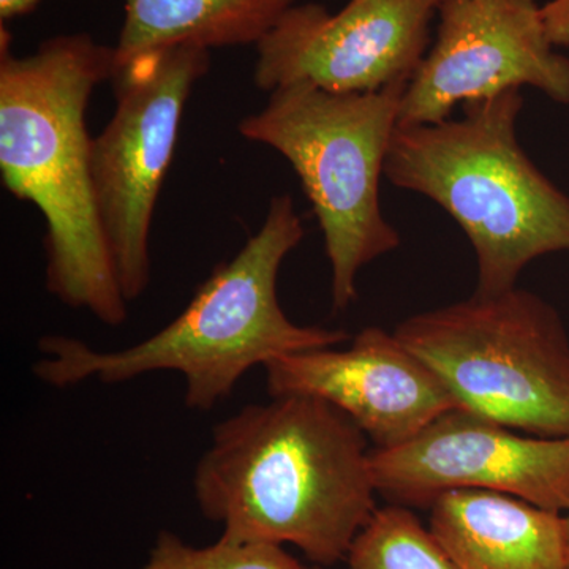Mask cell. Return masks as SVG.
<instances>
[{
	"instance_id": "15",
	"label": "cell",
	"mask_w": 569,
	"mask_h": 569,
	"mask_svg": "<svg viewBox=\"0 0 569 569\" xmlns=\"http://www.w3.org/2000/svg\"><path fill=\"white\" fill-rule=\"evenodd\" d=\"M141 569H306L283 546L233 541L220 537L204 548L162 531Z\"/></svg>"
},
{
	"instance_id": "5",
	"label": "cell",
	"mask_w": 569,
	"mask_h": 569,
	"mask_svg": "<svg viewBox=\"0 0 569 569\" xmlns=\"http://www.w3.org/2000/svg\"><path fill=\"white\" fill-rule=\"evenodd\" d=\"M407 86L332 93L293 82L269 92L263 110L238 126L298 174L323 233L335 310L353 305L362 268L402 244L381 211L380 181Z\"/></svg>"
},
{
	"instance_id": "3",
	"label": "cell",
	"mask_w": 569,
	"mask_h": 569,
	"mask_svg": "<svg viewBox=\"0 0 569 569\" xmlns=\"http://www.w3.org/2000/svg\"><path fill=\"white\" fill-rule=\"evenodd\" d=\"M302 239L305 224L293 198L279 194L269 201L260 230L233 260L213 271L170 325L118 351L47 336L33 373L41 383L69 388L89 380L118 385L152 372H178L186 380V406L212 410L253 367L351 339L343 329L296 325L280 307V268Z\"/></svg>"
},
{
	"instance_id": "14",
	"label": "cell",
	"mask_w": 569,
	"mask_h": 569,
	"mask_svg": "<svg viewBox=\"0 0 569 569\" xmlns=\"http://www.w3.org/2000/svg\"><path fill=\"white\" fill-rule=\"evenodd\" d=\"M348 569H459L410 508L373 512L347 556Z\"/></svg>"
},
{
	"instance_id": "8",
	"label": "cell",
	"mask_w": 569,
	"mask_h": 569,
	"mask_svg": "<svg viewBox=\"0 0 569 569\" xmlns=\"http://www.w3.org/2000/svg\"><path fill=\"white\" fill-rule=\"evenodd\" d=\"M538 0H441L437 37L408 82L399 126L437 123L456 108L538 89L569 104V59L546 31Z\"/></svg>"
},
{
	"instance_id": "11",
	"label": "cell",
	"mask_w": 569,
	"mask_h": 569,
	"mask_svg": "<svg viewBox=\"0 0 569 569\" xmlns=\"http://www.w3.org/2000/svg\"><path fill=\"white\" fill-rule=\"evenodd\" d=\"M271 397L309 396L331 403L376 449L406 443L427 425L456 410L455 397L395 332L370 326L346 350L317 348L269 362Z\"/></svg>"
},
{
	"instance_id": "10",
	"label": "cell",
	"mask_w": 569,
	"mask_h": 569,
	"mask_svg": "<svg viewBox=\"0 0 569 569\" xmlns=\"http://www.w3.org/2000/svg\"><path fill=\"white\" fill-rule=\"evenodd\" d=\"M377 492L392 505L430 508L451 490L505 493L569 511V437L523 436L470 411H448L395 448L370 451Z\"/></svg>"
},
{
	"instance_id": "1",
	"label": "cell",
	"mask_w": 569,
	"mask_h": 569,
	"mask_svg": "<svg viewBox=\"0 0 569 569\" xmlns=\"http://www.w3.org/2000/svg\"><path fill=\"white\" fill-rule=\"evenodd\" d=\"M369 438L331 403L277 396L213 427L193 493L233 541L293 545L317 565L347 559L377 511Z\"/></svg>"
},
{
	"instance_id": "16",
	"label": "cell",
	"mask_w": 569,
	"mask_h": 569,
	"mask_svg": "<svg viewBox=\"0 0 569 569\" xmlns=\"http://www.w3.org/2000/svg\"><path fill=\"white\" fill-rule=\"evenodd\" d=\"M541 13L553 47L569 48V0H549Z\"/></svg>"
},
{
	"instance_id": "6",
	"label": "cell",
	"mask_w": 569,
	"mask_h": 569,
	"mask_svg": "<svg viewBox=\"0 0 569 569\" xmlns=\"http://www.w3.org/2000/svg\"><path fill=\"white\" fill-rule=\"evenodd\" d=\"M400 342L460 410L537 437H569V335L559 310L515 287L417 313Z\"/></svg>"
},
{
	"instance_id": "13",
	"label": "cell",
	"mask_w": 569,
	"mask_h": 569,
	"mask_svg": "<svg viewBox=\"0 0 569 569\" xmlns=\"http://www.w3.org/2000/svg\"><path fill=\"white\" fill-rule=\"evenodd\" d=\"M293 6L296 0H123L116 67L178 44L257 47Z\"/></svg>"
},
{
	"instance_id": "9",
	"label": "cell",
	"mask_w": 569,
	"mask_h": 569,
	"mask_svg": "<svg viewBox=\"0 0 569 569\" xmlns=\"http://www.w3.org/2000/svg\"><path fill=\"white\" fill-rule=\"evenodd\" d=\"M441 0H348L291 7L257 43L253 81L261 91L309 82L332 93L408 84L432 44Z\"/></svg>"
},
{
	"instance_id": "19",
	"label": "cell",
	"mask_w": 569,
	"mask_h": 569,
	"mask_svg": "<svg viewBox=\"0 0 569 569\" xmlns=\"http://www.w3.org/2000/svg\"><path fill=\"white\" fill-rule=\"evenodd\" d=\"M306 569H323L321 567L306 568Z\"/></svg>"
},
{
	"instance_id": "17",
	"label": "cell",
	"mask_w": 569,
	"mask_h": 569,
	"mask_svg": "<svg viewBox=\"0 0 569 569\" xmlns=\"http://www.w3.org/2000/svg\"><path fill=\"white\" fill-rule=\"evenodd\" d=\"M41 3V0H0V22L14 20V18L26 17L32 13Z\"/></svg>"
},
{
	"instance_id": "4",
	"label": "cell",
	"mask_w": 569,
	"mask_h": 569,
	"mask_svg": "<svg viewBox=\"0 0 569 569\" xmlns=\"http://www.w3.org/2000/svg\"><path fill=\"white\" fill-rule=\"evenodd\" d=\"M520 91L462 104L459 119L397 126L385 176L429 198L466 233L477 257L475 293L518 287L539 257L569 252V197L518 140Z\"/></svg>"
},
{
	"instance_id": "2",
	"label": "cell",
	"mask_w": 569,
	"mask_h": 569,
	"mask_svg": "<svg viewBox=\"0 0 569 569\" xmlns=\"http://www.w3.org/2000/svg\"><path fill=\"white\" fill-rule=\"evenodd\" d=\"M114 69V47L86 32L51 37L17 58L0 22L3 186L43 216L48 291L108 326L126 321L129 301L97 209L86 114L97 86L111 81Z\"/></svg>"
},
{
	"instance_id": "18",
	"label": "cell",
	"mask_w": 569,
	"mask_h": 569,
	"mask_svg": "<svg viewBox=\"0 0 569 569\" xmlns=\"http://www.w3.org/2000/svg\"><path fill=\"white\" fill-rule=\"evenodd\" d=\"M565 520H567V539H568V569H569V511L565 515Z\"/></svg>"
},
{
	"instance_id": "7",
	"label": "cell",
	"mask_w": 569,
	"mask_h": 569,
	"mask_svg": "<svg viewBox=\"0 0 569 569\" xmlns=\"http://www.w3.org/2000/svg\"><path fill=\"white\" fill-rule=\"evenodd\" d=\"M211 69V51L178 44L144 52L116 67V110L92 138L93 194L116 274L127 301L151 280L152 217L187 100Z\"/></svg>"
},
{
	"instance_id": "12",
	"label": "cell",
	"mask_w": 569,
	"mask_h": 569,
	"mask_svg": "<svg viewBox=\"0 0 569 569\" xmlns=\"http://www.w3.org/2000/svg\"><path fill=\"white\" fill-rule=\"evenodd\" d=\"M429 509L430 531L459 569H568L561 512L477 489L451 490Z\"/></svg>"
}]
</instances>
